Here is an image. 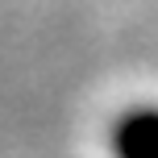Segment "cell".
Returning <instances> with one entry per match:
<instances>
[{
	"instance_id": "6da1fadb",
	"label": "cell",
	"mask_w": 158,
	"mask_h": 158,
	"mask_svg": "<svg viewBox=\"0 0 158 158\" xmlns=\"http://www.w3.org/2000/svg\"><path fill=\"white\" fill-rule=\"evenodd\" d=\"M117 158H158V108H133L112 129Z\"/></svg>"
}]
</instances>
